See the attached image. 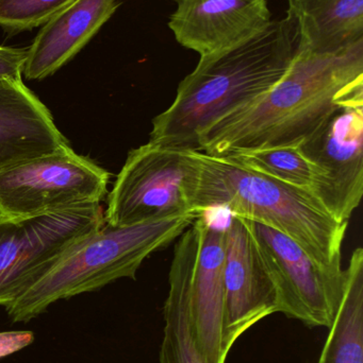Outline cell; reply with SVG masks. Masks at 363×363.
Masks as SVG:
<instances>
[{
	"label": "cell",
	"mask_w": 363,
	"mask_h": 363,
	"mask_svg": "<svg viewBox=\"0 0 363 363\" xmlns=\"http://www.w3.org/2000/svg\"><path fill=\"white\" fill-rule=\"evenodd\" d=\"M197 151L151 142L130 150L107 196L104 223L121 228L196 215L192 198L200 174Z\"/></svg>",
	"instance_id": "obj_5"
},
{
	"label": "cell",
	"mask_w": 363,
	"mask_h": 363,
	"mask_svg": "<svg viewBox=\"0 0 363 363\" xmlns=\"http://www.w3.org/2000/svg\"><path fill=\"white\" fill-rule=\"evenodd\" d=\"M70 146L23 79L0 81V170Z\"/></svg>",
	"instance_id": "obj_13"
},
{
	"label": "cell",
	"mask_w": 363,
	"mask_h": 363,
	"mask_svg": "<svg viewBox=\"0 0 363 363\" xmlns=\"http://www.w3.org/2000/svg\"><path fill=\"white\" fill-rule=\"evenodd\" d=\"M222 352L227 358L239 338L278 313L276 290L251 220L230 215L225 226Z\"/></svg>",
	"instance_id": "obj_10"
},
{
	"label": "cell",
	"mask_w": 363,
	"mask_h": 363,
	"mask_svg": "<svg viewBox=\"0 0 363 363\" xmlns=\"http://www.w3.org/2000/svg\"><path fill=\"white\" fill-rule=\"evenodd\" d=\"M34 334L29 330L0 333V359L13 355L34 342Z\"/></svg>",
	"instance_id": "obj_21"
},
{
	"label": "cell",
	"mask_w": 363,
	"mask_h": 363,
	"mask_svg": "<svg viewBox=\"0 0 363 363\" xmlns=\"http://www.w3.org/2000/svg\"><path fill=\"white\" fill-rule=\"evenodd\" d=\"M300 148L317 169L311 194L349 223L363 194V106L341 108Z\"/></svg>",
	"instance_id": "obj_9"
},
{
	"label": "cell",
	"mask_w": 363,
	"mask_h": 363,
	"mask_svg": "<svg viewBox=\"0 0 363 363\" xmlns=\"http://www.w3.org/2000/svg\"><path fill=\"white\" fill-rule=\"evenodd\" d=\"M164 304L160 363H206L198 351L190 317V258L185 235L176 239Z\"/></svg>",
	"instance_id": "obj_16"
},
{
	"label": "cell",
	"mask_w": 363,
	"mask_h": 363,
	"mask_svg": "<svg viewBox=\"0 0 363 363\" xmlns=\"http://www.w3.org/2000/svg\"><path fill=\"white\" fill-rule=\"evenodd\" d=\"M221 157H230L254 172L310 192L317 180L315 165L298 146L253 149Z\"/></svg>",
	"instance_id": "obj_18"
},
{
	"label": "cell",
	"mask_w": 363,
	"mask_h": 363,
	"mask_svg": "<svg viewBox=\"0 0 363 363\" xmlns=\"http://www.w3.org/2000/svg\"><path fill=\"white\" fill-rule=\"evenodd\" d=\"M26 57L27 48L0 46V81L21 79Z\"/></svg>",
	"instance_id": "obj_20"
},
{
	"label": "cell",
	"mask_w": 363,
	"mask_h": 363,
	"mask_svg": "<svg viewBox=\"0 0 363 363\" xmlns=\"http://www.w3.org/2000/svg\"><path fill=\"white\" fill-rule=\"evenodd\" d=\"M287 16L300 34L298 49L335 55L363 40V0H288Z\"/></svg>",
	"instance_id": "obj_15"
},
{
	"label": "cell",
	"mask_w": 363,
	"mask_h": 363,
	"mask_svg": "<svg viewBox=\"0 0 363 363\" xmlns=\"http://www.w3.org/2000/svg\"><path fill=\"white\" fill-rule=\"evenodd\" d=\"M190 258V317L198 351L206 363H225L222 352L225 228L206 213L185 228Z\"/></svg>",
	"instance_id": "obj_11"
},
{
	"label": "cell",
	"mask_w": 363,
	"mask_h": 363,
	"mask_svg": "<svg viewBox=\"0 0 363 363\" xmlns=\"http://www.w3.org/2000/svg\"><path fill=\"white\" fill-rule=\"evenodd\" d=\"M318 363H363V250L345 270L342 296Z\"/></svg>",
	"instance_id": "obj_17"
},
{
	"label": "cell",
	"mask_w": 363,
	"mask_h": 363,
	"mask_svg": "<svg viewBox=\"0 0 363 363\" xmlns=\"http://www.w3.org/2000/svg\"><path fill=\"white\" fill-rule=\"evenodd\" d=\"M119 6V0H74L42 26L28 47L23 76H53L89 44Z\"/></svg>",
	"instance_id": "obj_14"
},
{
	"label": "cell",
	"mask_w": 363,
	"mask_h": 363,
	"mask_svg": "<svg viewBox=\"0 0 363 363\" xmlns=\"http://www.w3.org/2000/svg\"><path fill=\"white\" fill-rule=\"evenodd\" d=\"M298 44V26L286 16L236 46L200 57L172 104L153 119L149 142L198 150V138L207 129L261 97L285 76Z\"/></svg>",
	"instance_id": "obj_2"
},
{
	"label": "cell",
	"mask_w": 363,
	"mask_h": 363,
	"mask_svg": "<svg viewBox=\"0 0 363 363\" xmlns=\"http://www.w3.org/2000/svg\"><path fill=\"white\" fill-rule=\"evenodd\" d=\"M110 174L70 146L0 170V220L38 217L100 203Z\"/></svg>",
	"instance_id": "obj_6"
},
{
	"label": "cell",
	"mask_w": 363,
	"mask_h": 363,
	"mask_svg": "<svg viewBox=\"0 0 363 363\" xmlns=\"http://www.w3.org/2000/svg\"><path fill=\"white\" fill-rule=\"evenodd\" d=\"M251 223L274 283L278 313L309 328H330L342 296V264L321 266L287 235Z\"/></svg>",
	"instance_id": "obj_8"
},
{
	"label": "cell",
	"mask_w": 363,
	"mask_h": 363,
	"mask_svg": "<svg viewBox=\"0 0 363 363\" xmlns=\"http://www.w3.org/2000/svg\"><path fill=\"white\" fill-rule=\"evenodd\" d=\"M74 0H0V28L21 33L40 27Z\"/></svg>",
	"instance_id": "obj_19"
},
{
	"label": "cell",
	"mask_w": 363,
	"mask_h": 363,
	"mask_svg": "<svg viewBox=\"0 0 363 363\" xmlns=\"http://www.w3.org/2000/svg\"><path fill=\"white\" fill-rule=\"evenodd\" d=\"M100 203L0 220V306L10 305L78 239L104 224Z\"/></svg>",
	"instance_id": "obj_7"
},
{
	"label": "cell",
	"mask_w": 363,
	"mask_h": 363,
	"mask_svg": "<svg viewBox=\"0 0 363 363\" xmlns=\"http://www.w3.org/2000/svg\"><path fill=\"white\" fill-rule=\"evenodd\" d=\"M198 216L151 220L136 225L104 223L72 243L46 273L4 307L9 319L29 322L58 301L96 291L121 279H136L151 254L176 240Z\"/></svg>",
	"instance_id": "obj_4"
},
{
	"label": "cell",
	"mask_w": 363,
	"mask_h": 363,
	"mask_svg": "<svg viewBox=\"0 0 363 363\" xmlns=\"http://www.w3.org/2000/svg\"><path fill=\"white\" fill-rule=\"evenodd\" d=\"M197 159L194 213L225 209L287 235L321 266L342 264L349 223L335 219L309 190L254 172L228 157L197 151Z\"/></svg>",
	"instance_id": "obj_3"
},
{
	"label": "cell",
	"mask_w": 363,
	"mask_h": 363,
	"mask_svg": "<svg viewBox=\"0 0 363 363\" xmlns=\"http://www.w3.org/2000/svg\"><path fill=\"white\" fill-rule=\"evenodd\" d=\"M168 27L181 46L200 57L236 46L272 21L266 0H175Z\"/></svg>",
	"instance_id": "obj_12"
},
{
	"label": "cell",
	"mask_w": 363,
	"mask_h": 363,
	"mask_svg": "<svg viewBox=\"0 0 363 363\" xmlns=\"http://www.w3.org/2000/svg\"><path fill=\"white\" fill-rule=\"evenodd\" d=\"M363 106V40L335 55L298 49L285 76L261 97L198 138L210 155L302 146L341 108Z\"/></svg>",
	"instance_id": "obj_1"
}]
</instances>
